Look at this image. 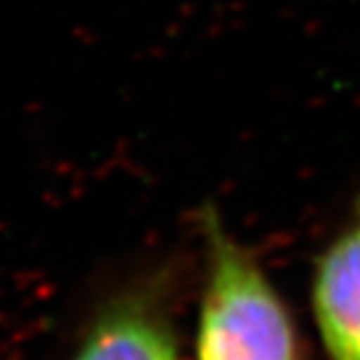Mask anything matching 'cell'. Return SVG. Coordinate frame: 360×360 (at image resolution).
<instances>
[{"label": "cell", "instance_id": "cell-3", "mask_svg": "<svg viewBox=\"0 0 360 360\" xmlns=\"http://www.w3.org/2000/svg\"><path fill=\"white\" fill-rule=\"evenodd\" d=\"M309 304L326 358L360 360V199L316 255Z\"/></svg>", "mask_w": 360, "mask_h": 360}, {"label": "cell", "instance_id": "cell-2", "mask_svg": "<svg viewBox=\"0 0 360 360\" xmlns=\"http://www.w3.org/2000/svg\"><path fill=\"white\" fill-rule=\"evenodd\" d=\"M178 285L174 264L136 271L94 304L66 360H185Z\"/></svg>", "mask_w": 360, "mask_h": 360}, {"label": "cell", "instance_id": "cell-1", "mask_svg": "<svg viewBox=\"0 0 360 360\" xmlns=\"http://www.w3.org/2000/svg\"><path fill=\"white\" fill-rule=\"evenodd\" d=\"M201 283L192 360H307L290 307L213 204L197 211Z\"/></svg>", "mask_w": 360, "mask_h": 360}]
</instances>
